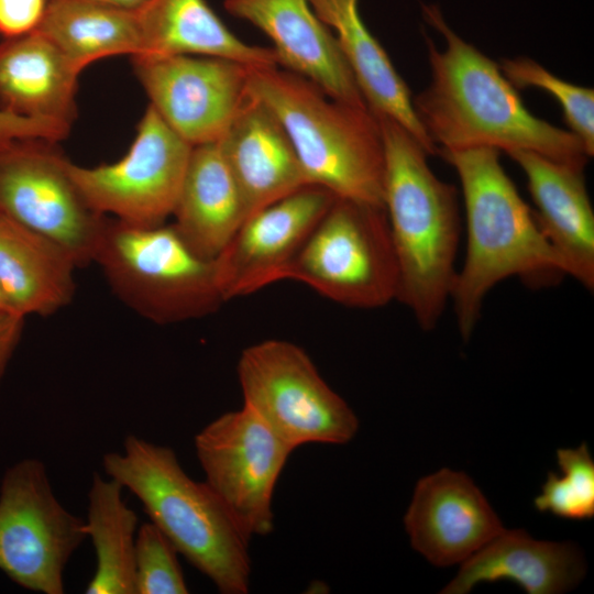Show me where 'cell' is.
Returning <instances> with one entry per match:
<instances>
[{"label":"cell","mask_w":594,"mask_h":594,"mask_svg":"<svg viewBox=\"0 0 594 594\" xmlns=\"http://www.w3.org/2000/svg\"><path fill=\"white\" fill-rule=\"evenodd\" d=\"M81 72L117 55L142 53L138 12L85 0H48L37 29Z\"/></svg>","instance_id":"25"},{"label":"cell","mask_w":594,"mask_h":594,"mask_svg":"<svg viewBox=\"0 0 594 594\" xmlns=\"http://www.w3.org/2000/svg\"><path fill=\"white\" fill-rule=\"evenodd\" d=\"M94 262L112 293L154 323L201 318L224 301L215 260L191 251L173 224L138 227L109 218Z\"/></svg>","instance_id":"6"},{"label":"cell","mask_w":594,"mask_h":594,"mask_svg":"<svg viewBox=\"0 0 594 594\" xmlns=\"http://www.w3.org/2000/svg\"><path fill=\"white\" fill-rule=\"evenodd\" d=\"M76 267L57 242L0 216V292L9 310L50 316L66 307Z\"/></svg>","instance_id":"22"},{"label":"cell","mask_w":594,"mask_h":594,"mask_svg":"<svg viewBox=\"0 0 594 594\" xmlns=\"http://www.w3.org/2000/svg\"><path fill=\"white\" fill-rule=\"evenodd\" d=\"M248 92L279 120L308 185L384 207V144L378 118L369 107L333 99L279 66L250 68Z\"/></svg>","instance_id":"4"},{"label":"cell","mask_w":594,"mask_h":594,"mask_svg":"<svg viewBox=\"0 0 594 594\" xmlns=\"http://www.w3.org/2000/svg\"><path fill=\"white\" fill-rule=\"evenodd\" d=\"M561 474L549 472L534 505L540 513L585 520L594 516V461L586 443L575 449H559Z\"/></svg>","instance_id":"28"},{"label":"cell","mask_w":594,"mask_h":594,"mask_svg":"<svg viewBox=\"0 0 594 594\" xmlns=\"http://www.w3.org/2000/svg\"><path fill=\"white\" fill-rule=\"evenodd\" d=\"M123 487L95 473L88 492L85 532L96 553L87 594H135L138 516L123 499Z\"/></svg>","instance_id":"26"},{"label":"cell","mask_w":594,"mask_h":594,"mask_svg":"<svg viewBox=\"0 0 594 594\" xmlns=\"http://www.w3.org/2000/svg\"><path fill=\"white\" fill-rule=\"evenodd\" d=\"M69 125L26 117H19L0 110V150L20 139L40 138L59 142L67 138Z\"/></svg>","instance_id":"30"},{"label":"cell","mask_w":594,"mask_h":594,"mask_svg":"<svg viewBox=\"0 0 594 594\" xmlns=\"http://www.w3.org/2000/svg\"><path fill=\"white\" fill-rule=\"evenodd\" d=\"M317 16L331 30L356 85L375 113L407 129L430 155L437 147L419 123L413 96L386 51L373 36L359 11V0H309Z\"/></svg>","instance_id":"21"},{"label":"cell","mask_w":594,"mask_h":594,"mask_svg":"<svg viewBox=\"0 0 594 594\" xmlns=\"http://www.w3.org/2000/svg\"><path fill=\"white\" fill-rule=\"evenodd\" d=\"M177 553L154 524L141 525L135 540V594L188 593Z\"/></svg>","instance_id":"29"},{"label":"cell","mask_w":594,"mask_h":594,"mask_svg":"<svg viewBox=\"0 0 594 594\" xmlns=\"http://www.w3.org/2000/svg\"><path fill=\"white\" fill-rule=\"evenodd\" d=\"M585 573L578 548L569 542L534 539L524 529H503L462 562L442 594H465L482 582L509 580L528 594L570 590Z\"/></svg>","instance_id":"20"},{"label":"cell","mask_w":594,"mask_h":594,"mask_svg":"<svg viewBox=\"0 0 594 594\" xmlns=\"http://www.w3.org/2000/svg\"><path fill=\"white\" fill-rule=\"evenodd\" d=\"M86 538L85 519L57 499L42 461L23 459L6 471L0 485V571L12 582L38 593H64L65 568Z\"/></svg>","instance_id":"9"},{"label":"cell","mask_w":594,"mask_h":594,"mask_svg":"<svg viewBox=\"0 0 594 594\" xmlns=\"http://www.w3.org/2000/svg\"><path fill=\"white\" fill-rule=\"evenodd\" d=\"M499 69L518 90L542 89L561 106L570 131L582 142L588 157L594 154V90L562 80L529 57L502 58Z\"/></svg>","instance_id":"27"},{"label":"cell","mask_w":594,"mask_h":594,"mask_svg":"<svg viewBox=\"0 0 594 594\" xmlns=\"http://www.w3.org/2000/svg\"><path fill=\"white\" fill-rule=\"evenodd\" d=\"M173 227L197 255L215 260L246 219L218 142L193 146Z\"/></svg>","instance_id":"23"},{"label":"cell","mask_w":594,"mask_h":594,"mask_svg":"<svg viewBox=\"0 0 594 594\" xmlns=\"http://www.w3.org/2000/svg\"><path fill=\"white\" fill-rule=\"evenodd\" d=\"M284 279L348 307L378 308L397 299L399 273L384 207L337 197Z\"/></svg>","instance_id":"7"},{"label":"cell","mask_w":594,"mask_h":594,"mask_svg":"<svg viewBox=\"0 0 594 594\" xmlns=\"http://www.w3.org/2000/svg\"><path fill=\"white\" fill-rule=\"evenodd\" d=\"M384 144V209L398 265L399 299L424 330L433 329L457 274L461 220L455 187L437 177L424 145L376 114Z\"/></svg>","instance_id":"3"},{"label":"cell","mask_w":594,"mask_h":594,"mask_svg":"<svg viewBox=\"0 0 594 594\" xmlns=\"http://www.w3.org/2000/svg\"><path fill=\"white\" fill-rule=\"evenodd\" d=\"M460 179L466 218V251L450 299L459 332L472 336L484 299L508 277L546 285L566 275L564 264L540 230L493 147L439 150Z\"/></svg>","instance_id":"2"},{"label":"cell","mask_w":594,"mask_h":594,"mask_svg":"<svg viewBox=\"0 0 594 594\" xmlns=\"http://www.w3.org/2000/svg\"><path fill=\"white\" fill-rule=\"evenodd\" d=\"M426 21L444 38L439 50L425 34L431 80L413 107L437 150H524L584 168L588 155L568 130L535 117L498 63L461 38L437 6L424 4Z\"/></svg>","instance_id":"1"},{"label":"cell","mask_w":594,"mask_h":594,"mask_svg":"<svg viewBox=\"0 0 594 594\" xmlns=\"http://www.w3.org/2000/svg\"><path fill=\"white\" fill-rule=\"evenodd\" d=\"M136 12L142 36V53L136 56L200 55L252 68L278 66L272 47L242 41L206 0H147Z\"/></svg>","instance_id":"24"},{"label":"cell","mask_w":594,"mask_h":594,"mask_svg":"<svg viewBox=\"0 0 594 594\" xmlns=\"http://www.w3.org/2000/svg\"><path fill=\"white\" fill-rule=\"evenodd\" d=\"M0 310H9L7 304H6L4 299H3V296L1 294V292H0Z\"/></svg>","instance_id":"34"},{"label":"cell","mask_w":594,"mask_h":594,"mask_svg":"<svg viewBox=\"0 0 594 594\" xmlns=\"http://www.w3.org/2000/svg\"><path fill=\"white\" fill-rule=\"evenodd\" d=\"M107 7L136 11L143 7L147 0H85Z\"/></svg>","instance_id":"33"},{"label":"cell","mask_w":594,"mask_h":594,"mask_svg":"<svg viewBox=\"0 0 594 594\" xmlns=\"http://www.w3.org/2000/svg\"><path fill=\"white\" fill-rule=\"evenodd\" d=\"M522 170L543 235L562 260L566 275L594 288V212L584 168L531 151L506 153Z\"/></svg>","instance_id":"17"},{"label":"cell","mask_w":594,"mask_h":594,"mask_svg":"<svg viewBox=\"0 0 594 594\" xmlns=\"http://www.w3.org/2000/svg\"><path fill=\"white\" fill-rule=\"evenodd\" d=\"M336 198L322 187L307 185L248 217L215 258L224 301L283 280Z\"/></svg>","instance_id":"14"},{"label":"cell","mask_w":594,"mask_h":594,"mask_svg":"<svg viewBox=\"0 0 594 594\" xmlns=\"http://www.w3.org/2000/svg\"><path fill=\"white\" fill-rule=\"evenodd\" d=\"M70 161L45 139L0 150V216L62 245L78 266L95 260L109 217L92 209L69 172Z\"/></svg>","instance_id":"10"},{"label":"cell","mask_w":594,"mask_h":594,"mask_svg":"<svg viewBox=\"0 0 594 594\" xmlns=\"http://www.w3.org/2000/svg\"><path fill=\"white\" fill-rule=\"evenodd\" d=\"M243 405L293 450L305 443L342 444L359 419L321 377L308 354L284 340H266L242 351L237 366Z\"/></svg>","instance_id":"8"},{"label":"cell","mask_w":594,"mask_h":594,"mask_svg":"<svg viewBox=\"0 0 594 594\" xmlns=\"http://www.w3.org/2000/svg\"><path fill=\"white\" fill-rule=\"evenodd\" d=\"M48 0H0V35L12 38L36 31Z\"/></svg>","instance_id":"31"},{"label":"cell","mask_w":594,"mask_h":594,"mask_svg":"<svg viewBox=\"0 0 594 594\" xmlns=\"http://www.w3.org/2000/svg\"><path fill=\"white\" fill-rule=\"evenodd\" d=\"M193 146L148 105L127 154L118 162L69 172L89 206L138 227L164 224L173 216Z\"/></svg>","instance_id":"11"},{"label":"cell","mask_w":594,"mask_h":594,"mask_svg":"<svg viewBox=\"0 0 594 594\" xmlns=\"http://www.w3.org/2000/svg\"><path fill=\"white\" fill-rule=\"evenodd\" d=\"M106 474L129 490L178 553L223 594L249 591V538L205 482L193 480L175 451L129 435L102 458Z\"/></svg>","instance_id":"5"},{"label":"cell","mask_w":594,"mask_h":594,"mask_svg":"<svg viewBox=\"0 0 594 594\" xmlns=\"http://www.w3.org/2000/svg\"><path fill=\"white\" fill-rule=\"evenodd\" d=\"M411 547L430 563H462L504 527L465 473L443 468L421 477L404 517Z\"/></svg>","instance_id":"15"},{"label":"cell","mask_w":594,"mask_h":594,"mask_svg":"<svg viewBox=\"0 0 594 594\" xmlns=\"http://www.w3.org/2000/svg\"><path fill=\"white\" fill-rule=\"evenodd\" d=\"M161 118L191 146L219 142L248 97L249 67L200 55L132 56Z\"/></svg>","instance_id":"13"},{"label":"cell","mask_w":594,"mask_h":594,"mask_svg":"<svg viewBox=\"0 0 594 594\" xmlns=\"http://www.w3.org/2000/svg\"><path fill=\"white\" fill-rule=\"evenodd\" d=\"M81 72L40 31L0 43V110L72 127Z\"/></svg>","instance_id":"19"},{"label":"cell","mask_w":594,"mask_h":594,"mask_svg":"<svg viewBox=\"0 0 594 594\" xmlns=\"http://www.w3.org/2000/svg\"><path fill=\"white\" fill-rule=\"evenodd\" d=\"M195 449L205 483L246 538L271 534L274 488L293 449L244 405L204 427Z\"/></svg>","instance_id":"12"},{"label":"cell","mask_w":594,"mask_h":594,"mask_svg":"<svg viewBox=\"0 0 594 594\" xmlns=\"http://www.w3.org/2000/svg\"><path fill=\"white\" fill-rule=\"evenodd\" d=\"M218 143L239 187L246 218L308 185L279 120L249 92Z\"/></svg>","instance_id":"18"},{"label":"cell","mask_w":594,"mask_h":594,"mask_svg":"<svg viewBox=\"0 0 594 594\" xmlns=\"http://www.w3.org/2000/svg\"><path fill=\"white\" fill-rule=\"evenodd\" d=\"M223 6L271 38L280 68L309 79L333 99L367 107L332 31L309 0H224Z\"/></svg>","instance_id":"16"},{"label":"cell","mask_w":594,"mask_h":594,"mask_svg":"<svg viewBox=\"0 0 594 594\" xmlns=\"http://www.w3.org/2000/svg\"><path fill=\"white\" fill-rule=\"evenodd\" d=\"M24 319L16 312L0 310V383L22 337Z\"/></svg>","instance_id":"32"}]
</instances>
